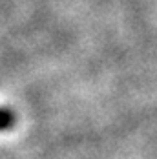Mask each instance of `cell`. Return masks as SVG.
<instances>
[{
    "label": "cell",
    "mask_w": 157,
    "mask_h": 159,
    "mask_svg": "<svg viewBox=\"0 0 157 159\" xmlns=\"http://www.w3.org/2000/svg\"><path fill=\"white\" fill-rule=\"evenodd\" d=\"M13 125H15V115H13V111L7 110V108H0V132L9 130Z\"/></svg>",
    "instance_id": "1"
}]
</instances>
